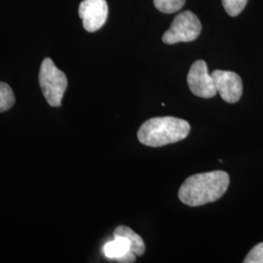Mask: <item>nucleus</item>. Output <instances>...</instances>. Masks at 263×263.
<instances>
[{"instance_id":"obj_1","label":"nucleus","mask_w":263,"mask_h":263,"mask_svg":"<svg viewBox=\"0 0 263 263\" xmlns=\"http://www.w3.org/2000/svg\"><path fill=\"white\" fill-rule=\"evenodd\" d=\"M230 179L223 171L196 174L185 179L179 187V200L190 207H199L222 197Z\"/></svg>"},{"instance_id":"obj_2","label":"nucleus","mask_w":263,"mask_h":263,"mask_svg":"<svg viewBox=\"0 0 263 263\" xmlns=\"http://www.w3.org/2000/svg\"><path fill=\"white\" fill-rule=\"evenodd\" d=\"M190 132L187 121L172 116L154 117L143 123L138 132L142 144L160 147L184 140Z\"/></svg>"},{"instance_id":"obj_3","label":"nucleus","mask_w":263,"mask_h":263,"mask_svg":"<svg viewBox=\"0 0 263 263\" xmlns=\"http://www.w3.org/2000/svg\"><path fill=\"white\" fill-rule=\"evenodd\" d=\"M39 84L48 104L54 107L62 104L67 87V79L66 74L49 58L44 59L40 66Z\"/></svg>"},{"instance_id":"obj_4","label":"nucleus","mask_w":263,"mask_h":263,"mask_svg":"<svg viewBox=\"0 0 263 263\" xmlns=\"http://www.w3.org/2000/svg\"><path fill=\"white\" fill-rule=\"evenodd\" d=\"M202 30L197 16L191 11H184L173 21L169 29L164 33L162 40L165 44L190 42L200 35Z\"/></svg>"},{"instance_id":"obj_5","label":"nucleus","mask_w":263,"mask_h":263,"mask_svg":"<svg viewBox=\"0 0 263 263\" xmlns=\"http://www.w3.org/2000/svg\"><path fill=\"white\" fill-rule=\"evenodd\" d=\"M187 84L192 94L200 98L210 99L217 94L214 78L208 71L207 64L202 60L196 61L190 67Z\"/></svg>"},{"instance_id":"obj_6","label":"nucleus","mask_w":263,"mask_h":263,"mask_svg":"<svg viewBox=\"0 0 263 263\" xmlns=\"http://www.w3.org/2000/svg\"><path fill=\"white\" fill-rule=\"evenodd\" d=\"M212 76L215 81L216 92L224 102L235 104L241 99L243 94V83L241 77L237 73L216 69L213 71Z\"/></svg>"},{"instance_id":"obj_7","label":"nucleus","mask_w":263,"mask_h":263,"mask_svg":"<svg viewBox=\"0 0 263 263\" xmlns=\"http://www.w3.org/2000/svg\"><path fill=\"white\" fill-rule=\"evenodd\" d=\"M78 13L85 29L94 32L104 27L108 16V6L105 0H83Z\"/></svg>"},{"instance_id":"obj_8","label":"nucleus","mask_w":263,"mask_h":263,"mask_svg":"<svg viewBox=\"0 0 263 263\" xmlns=\"http://www.w3.org/2000/svg\"><path fill=\"white\" fill-rule=\"evenodd\" d=\"M129 252H131V246L123 236H114V240L106 243L104 247V255L111 260H116Z\"/></svg>"},{"instance_id":"obj_9","label":"nucleus","mask_w":263,"mask_h":263,"mask_svg":"<svg viewBox=\"0 0 263 263\" xmlns=\"http://www.w3.org/2000/svg\"><path fill=\"white\" fill-rule=\"evenodd\" d=\"M113 236H123L125 237L131 246V252L137 256H141L145 252V245L140 235H138L133 229L128 226H118L114 232Z\"/></svg>"},{"instance_id":"obj_10","label":"nucleus","mask_w":263,"mask_h":263,"mask_svg":"<svg viewBox=\"0 0 263 263\" xmlns=\"http://www.w3.org/2000/svg\"><path fill=\"white\" fill-rule=\"evenodd\" d=\"M15 104V95L9 85L0 81V111H6Z\"/></svg>"},{"instance_id":"obj_11","label":"nucleus","mask_w":263,"mask_h":263,"mask_svg":"<svg viewBox=\"0 0 263 263\" xmlns=\"http://www.w3.org/2000/svg\"><path fill=\"white\" fill-rule=\"evenodd\" d=\"M154 5L162 13L172 14L181 9L185 0H153Z\"/></svg>"},{"instance_id":"obj_12","label":"nucleus","mask_w":263,"mask_h":263,"mask_svg":"<svg viewBox=\"0 0 263 263\" xmlns=\"http://www.w3.org/2000/svg\"><path fill=\"white\" fill-rule=\"evenodd\" d=\"M226 13L231 16H238L245 9L248 0H221Z\"/></svg>"},{"instance_id":"obj_13","label":"nucleus","mask_w":263,"mask_h":263,"mask_svg":"<svg viewBox=\"0 0 263 263\" xmlns=\"http://www.w3.org/2000/svg\"><path fill=\"white\" fill-rule=\"evenodd\" d=\"M245 263H263V243L254 246L244 259Z\"/></svg>"},{"instance_id":"obj_14","label":"nucleus","mask_w":263,"mask_h":263,"mask_svg":"<svg viewBox=\"0 0 263 263\" xmlns=\"http://www.w3.org/2000/svg\"><path fill=\"white\" fill-rule=\"evenodd\" d=\"M136 257H137L136 254H134V253H132V252H129V253H127V254H125V255H123L121 257L117 258L115 261L121 263L135 262V261H136Z\"/></svg>"}]
</instances>
